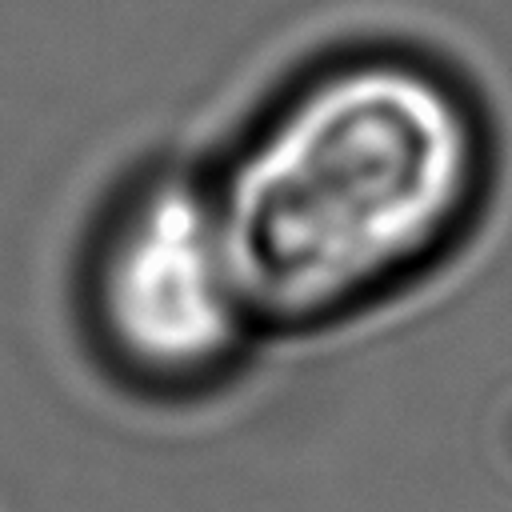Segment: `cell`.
I'll list each match as a JSON object with an SVG mask.
<instances>
[{
  "label": "cell",
  "mask_w": 512,
  "mask_h": 512,
  "mask_svg": "<svg viewBox=\"0 0 512 512\" xmlns=\"http://www.w3.org/2000/svg\"><path fill=\"white\" fill-rule=\"evenodd\" d=\"M96 312L112 348L164 380L224 368L264 328L212 176L160 172L124 200L100 240Z\"/></svg>",
  "instance_id": "obj_2"
},
{
  "label": "cell",
  "mask_w": 512,
  "mask_h": 512,
  "mask_svg": "<svg viewBox=\"0 0 512 512\" xmlns=\"http://www.w3.org/2000/svg\"><path fill=\"white\" fill-rule=\"evenodd\" d=\"M476 84L396 40L300 68L212 176L264 328L364 312L468 244L496 188Z\"/></svg>",
  "instance_id": "obj_1"
}]
</instances>
